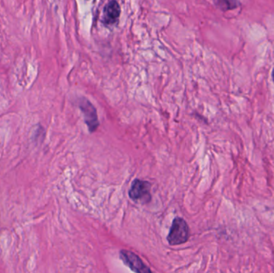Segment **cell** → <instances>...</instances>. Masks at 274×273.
Here are the masks:
<instances>
[{
	"mask_svg": "<svg viewBox=\"0 0 274 273\" xmlns=\"http://www.w3.org/2000/svg\"><path fill=\"white\" fill-rule=\"evenodd\" d=\"M216 8L222 11H230L236 9L241 6L239 0H213Z\"/></svg>",
	"mask_w": 274,
	"mask_h": 273,
	"instance_id": "obj_6",
	"label": "cell"
},
{
	"mask_svg": "<svg viewBox=\"0 0 274 273\" xmlns=\"http://www.w3.org/2000/svg\"><path fill=\"white\" fill-rule=\"evenodd\" d=\"M79 106L82 111L88 130L91 132H95L98 129L99 123L96 109L93 104H91L88 98H81L79 102Z\"/></svg>",
	"mask_w": 274,
	"mask_h": 273,
	"instance_id": "obj_3",
	"label": "cell"
},
{
	"mask_svg": "<svg viewBox=\"0 0 274 273\" xmlns=\"http://www.w3.org/2000/svg\"><path fill=\"white\" fill-rule=\"evenodd\" d=\"M119 256L123 260V264L127 265L132 271L140 273L151 272V269L147 268L141 259L133 252L121 250Z\"/></svg>",
	"mask_w": 274,
	"mask_h": 273,
	"instance_id": "obj_4",
	"label": "cell"
},
{
	"mask_svg": "<svg viewBox=\"0 0 274 273\" xmlns=\"http://www.w3.org/2000/svg\"><path fill=\"white\" fill-rule=\"evenodd\" d=\"M120 13H121V9H120L119 4L116 0H112L105 7L102 22L107 26L116 24L119 20Z\"/></svg>",
	"mask_w": 274,
	"mask_h": 273,
	"instance_id": "obj_5",
	"label": "cell"
},
{
	"mask_svg": "<svg viewBox=\"0 0 274 273\" xmlns=\"http://www.w3.org/2000/svg\"><path fill=\"white\" fill-rule=\"evenodd\" d=\"M129 197L135 202L148 203L151 201V184L147 181L135 180L130 190Z\"/></svg>",
	"mask_w": 274,
	"mask_h": 273,
	"instance_id": "obj_2",
	"label": "cell"
},
{
	"mask_svg": "<svg viewBox=\"0 0 274 273\" xmlns=\"http://www.w3.org/2000/svg\"><path fill=\"white\" fill-rule=\"evenodd\" d=\"M189 236H190V229L187 222L183 218H175L167 237L170 245H180L186 243L189 239Z\"/></svg>",
	"mask_w": 274,
	"mask_h": 273,
	"instance_id": "obj_1",
	"label": "cell"
}]
</instances>
